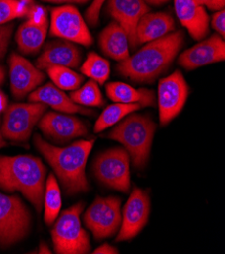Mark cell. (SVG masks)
<instances>
[{
  "label": "cell",
  "instance_id": "cell-5",
  "mask_svg": "<svg viewBox=\"0 0 225 254\" xmlns=\"http://www.w3.org/2000/svg\"><path fill=\"white\" fill-rule=\"evenodd\" d=\"M84 204L78 202L64 211L52 229L55 251L59 254H84L90 251L88 234L81 226Z\"/></svg>",
  "mask_w": 225,
  "mask_h": 254
},
{
  "label": "cell",
  "instance_id": "cell-16",
  "mask_svg": "<svg viewBox=\"0 0 225 254\" xmlns=\"http://www.w3.org/2000/svg\"><path fill=\"white\" fill-rule=\"evenodd\" d=\"M107 10L120 27L126 31L129 43L135 48L136 27L139 19L149 12V7L144 0H108Z\"/></svg>",
  "mask_w": 225,
  "mask_h": 254
},
{
  "label": "cell",
  "instance_id": "cell-11",
  "mask_svg": "<svg viewBox=\"0 0 225 254\" xmlns=\"http://www.w3.org/2000/svg\"><path fill=\"white\" fill-rule=\"evenodd\" d=\"M188 93V84L179 70H176L168 77L160 80L158 104L160 122L162 125H167L181 113L187 100Z\"/></svg>",
  "mask_w": 225,
  "mask_h": 254
},
{
  "label": "cell",
  "instance_id": "cell-22",
  "mask_svg": "<svg viewBox=\"0 0 225 254\" xmlns=\"http://www.w3.org/2000/svg\"><path fill=\"white\" fill-rule=\"evenodd\" d=\"M129 44L126 31L116 21L110 22L99 36V46L102 52L118 62L129 58Z\"/></svg>",
  "mask_w": 225,
  "mask_h": 254
},
{
  "label": "cell",
  "instance_id": "cell-38",
  "mask_svg": "<svg viewBox=\"0 0 225 254\" xmlns=\"http://www.w3.org/2000/svg\"><path fill=\"white\" fill-rule=\"evenodd\" d=\"M39 253H52V252H51V250H49V248L47 247V245L43 242V243H41Z\"/></svg>",
  "mask_w": 225,
  "mask_h": 254
},
{
  "label": "cell",
  "instance_id": "cell-10",
  "mask_svg": "<svg viewBox=\"0 0 225 254\" xmlns=\"http://www.w3.org/2000/svg\"><path fill=\"white\" fill-rule=\"evenodd\" d=\"M49 34L75 44L89 47L93 38L79 10L72 5H64L52 10Z\"/></svg>",
  "mask_w": 225,
  "mask_h": 254
},
{
  "label": "cell",
  "instance_id": "cell-6",
  "mask_svg": "<svg viewBox=\"0 0 225 254\" xmlns=\"http://www.w3.org/2000/svg\"><path fill=\"white\" fill-rule=\"evenodd\" d=\"M31 214L19 197L0 192V246H10L26 237Z\"/></svg>",
  "mask_w": 225,
  "mask_h": 254
},
{
  "label": "cell",
  "instance_id": "cell-13",
  "mask_svg": "<svg viewBox=\"0 0 225 254\" xmlns=\"http://www.w3.org/2000/svg\"><path fill=\"white\" fill-rule=\"evenodd\" d=\"M28 19L17 30L15 40L20 52L35 54L42 48L48 30L45 10L41 6L30 8Z\"/></svg>",
  "mask_w": 225,
  "mask_h": 254
},
{
  "label": "cell",
  "instance_id": "cell-2",
  "mask_svg": "<svg viewBox=\"0 0 225 254\" xmlns=\"http://www.w3.org/2000/svg\"><path fill=\"white\" fill-rule=\"evenodd\" d=\"M35 145L52 166L68 194L89 190L86 163L95 140H80L67 147H57L35 135Z\"/></svg>",
  "mask_w": 225,
  "mask_h": 254
},
{
  "label": "cell",
  "instance_id": "cell-3",
  "mask_svg": "<svg viewBox=\"0 0 225 254\" xmlns=\"http://www.w3.org/2000/svg\"><path fill=\"white\" fill-rule=\"evenodd\" d=\"M45 173L42 160L33 155L0 156V189L20 191L38 212L43 207Z\"/></svg>",
  "mask_w": 225,
  "mask_h": 254
},
{
  "label": "cell",
  "instance_id": "cell-39",
  "mask_svg": "<svg viewBox=\"0 0 225 254\" xmlns=\"http://www.w3.org/2000/svg\"><path fill=\"white\" fill-rule=\"evenodd\" d=\"M4 79H5V72H4V69L0 66V85L4 82Z\"/></svg>",
  "mask_w": 225,
  "mask_h": 254
},
{
  "label": "cell",
  "instance_id": "cell-17",
  "mask_svg": "<svg viewBox=\"0 0 225 254\" xmlns=\"http://www.w3.org/2000/svg\"><path fill=\"white\" fill-rule=\"evenodd\" d=\"M224 59V40L220 36L214 35L186 50L179 57V64L187 70H194L208 64L223 61Z\"/></svg>",
  "mask_w": 225,
  "mask_h": 254
},
{
  "label": "cell",
  "instance_id": "cell-40",
  "mask_svg": "<svg viewBox=\"0 0 225 254\" xmlns=\"http://www.w3.org/2000/svg\"><path fill=\"white\" fill-rule=\"evenodd\" d=\"M6 145L5 141H4V137L1 133V126H0V149H1L2 147H4Z\"/></svg>",
  "mask_w": 225,
  "mask_h": 254
},
{
  "label": "cell",
  "instance_id": "cell-1",
  "mask_svg": "<svg viewBox=\"0 0 225 254\" xmlns=\"http://www.w3.org/2000/svg\"><path fill=\"white\" fill-rule=\"evenodd\" d=\"M184 43L181 31L146 43L135 54L118 63L117 71L135 82L151 83L165 73Z\"/></svg>",
  "mask_w": 225,
  "mask_h": 254
},
{
  "label": "cell",
  "instance_id": "cell-7",
  "mask_svg": "<svg viewBox=\"0 0 225 254\" xmlns=\"http://www.w3.org/2000/svg\"><path fill=\"white\" fill-rule=\"evenodd\" d=\"M93 171L103 185L129 192L131 188L130 155L123 148H111L99 154L94 161Z\"/></svg>",
  "mask_w": 225,
  "mask_h": 254
},
{
  "label": "cell",
  "instance_id": "cell-21",
  "mask_svg": "<svg viewBox=\"0 0 225 254\" xmlns=\"http://www.w3.org/2000/svg\"><path fill=\"white\" fill-rule=\"evenodd\" d=\"M174 30L175 21L171 15L164 12H147L137 23L135 31L136 40L138 44H146L165 37Z\"/></svg>",
  "mask_w": 225,
  "mask_h": 254
},
{
  "label": "cell",
  "instance_id": "cell-23",
  "mask_svg": "<svg viewBox=\"0 0 225 254\" xmlns=\"http://www.w3.org/2000/svg\"><path fill=\"white\" fill-rule=\"evenodd\" d=\"M106 93L114 103L138 104L140 107H154L155 92L151 89H136L123 82H111L106 85Z\"/></svg>",
  "mask_w": 225,
  "mask_h": 254
},
{
  "label": "cell",
  "instance_id": "cell-34",
  "mask_svg": "<svg viewBox=\"0 0 225 254\" xmlns=\"http://www.w3.org/2000/svg\"><path fill=\"white\" fill-rule=\"evenodd\" d=\"M93 253L94 254H113V253L116 254V253H118V250L109 244H103L100 247L96 248L93 251Z\"/></svg>",
  "mask_w": 225,
  "mask_h": 254
},
{
  "label": "cell",
  "instance_id": "cell-8",
  "mask_svg": "<svg viewBox=\"0 0 225 254\" xmlns=\"http://www.w3.org/2000/svg\"><path fill=\"white\" fill-rule=\"evenodd\" d=\"M46 111L41 103L13 104L6 108L1 133L5 139L15 142H26L30 139L34 127Z\"/></svg>",
  "mask_w": 225,
  "mask_h": 254
},
{
  "label": "cell",
  "instance_id": "cell-20",
  "mask_svg": "<svg viewBox=\"0 0 225 254\" xmlns=\"http://www.w3.org/2000/svg\"><path fill=\"white\" fill-rule=\"evenodd\" d=\"M31 103H41L46 107H51L56 111L65 114H93L89 109L82 108L75 104L62 89L58 88L54 83H46L42 87H39L31 92L29 96Z\"/></svg>",
  "mask_w": 225,
  "mask_h": 254
},
{
  "label": "cell",
  "instance_id": "cell-18",
  "mask_svg": "<svg viewBox=\"0 0 225 254\" xmlns=\"http://www.w3.org/2000/svg\"><path fill=\"white\" fill-rule=\"evenodd\" d=\"M81 62L80 49L75 43L57 40L45 45L37 60V68L46 69L51 66L77 68Z\"/></svg>",
  "mask_w": 225,
  "mask_h": 254
},
{
  "label": "cell",
  "instance_id": "cell-30",
  "mask_svg": "<svg viewBox=\"0 0 225 254\" xmlns=\"http://www.w3.org/2000/svg\"><path fill=\"white\" fill-rule=\"evenodd\" d=\"M13 32V25L5 23L0 25V59H2L7 52L10 38Z\"/></svg>",
  "mask_w": 225,
  "mask_h": 254
},
{
  "label": "cell",
  "instance_id": "cell-15",
  "mask_svg": "<svg viewBox=\"0 0 225 254\" xmlns=\"http://www.w3.org/2000/svg\"><path fill=\"white\" fill-rule=\"evenodd\" d=\"M9 77L12 94L22 98L45 80V74L28 59L13 53L9 58Z\"/></svg>",
  "mask_w": 225,
  "mask_h": 254
},
{
  "label": "cell",
  "instance_id": "cell-9",
  "mask_svg": "<svg viewBox=\"0 0 225 254\" xmlns=\"http://www.w3.org/2000/svg\"><path fill=\"white\" fill-rule=\"evenodd\" d=\"M120 199L118 197H97L84 215V222L98 240L111 237L121 225Z\"/></svg>",
  "mask_w": 225,
  "mask_h": 254
},
{
  "label": "cell",
  "instance_id": "cell-32",
  "mask_svg": "<svg viewBox=\"0 0 225 254\" xmlns=\"http://www.w3.org/2000/svg\"><path fill=\"white\" fill-rule=\"evenodd\" d=\"M212 28L221 36L223 39L225 36V10L220 9L212 17Z\"/></svg>",
  "mask_w": 225,
  "mask_h": 254
},
{
  "label": "cell",
  "instance_id": "cell-24",
  "mask_svg": "<svg viewBox=\"0 0 225 254\" xmlns=\"http://www.w3.org/2000/svg\"><path fill=\"white\" fill-rule=\"evenodd\" d=\"M44 205L45 222L49 226L57 220L62 207L61 190L54 174H49L46 180L45 186Z\"/></svg>",
  "mask_w": 225,
  "mask_h": 254
},
{
  "label": "cell",
  "instance_id": "cell-4",
  "mask_svg": "<svg viewBox=\"0 0 225 254\" xmlns=\"http://www.w3.org/2000/svg\"><path fill=\"white\" fill-rule=\"evenodd\" d=\"M156 131V124L146 116L130 114L109 133L108 137L126 148L135 168L145 166Z\"/></svg>",
  "mask_w": 225,
  "mask_h": 254
},
{
  "label": "cell",
  "instance_id": "cell-12",
  "mask_svg": "<svg viewBox=\"0 0 225 254\" xmlns=\"http://www.w3.org/2000/svg\"><path fill=\"white\" fill-rule=\"evenodd\" d=\"M151 210L148 194L140 189H135L123 208L121 228L116 241L130 240L135 237L146 225Z\"/></svg>",
  "mask_w": 225,
  "mask_h": 254
},
{
  "label": "cell",
  "instance_id": "cell-35",
  "mask_svg": "<svg viewBox=\"0 0 225 254\" xmlns=\"http://www.w3.org/2000/svg\"><path fill=\"white\" fill-rule=\"evenodd\" d=\"M45 2H51V3H86L89 0H43Z\"/></svg>",
  "mask_w": 225,
  "mask_h": 254
},
{
  "label": "cell",
  "instance_id": "cell-29",
  "mask_svg": "<svg viewBox=\"0 0 225 254\" xmlns=\"http://www.w3.org/2000/svg\"><path fill=\"white\" fill-rule=\"evenodd\" d=\"M30 7L20 0H0V25L28 15Z\"/></svg>",
  "mask_w": 225,
  "mask_h": 254
},
{
  "label": "cell",
  "instance_id": "cell-19",
  "mask_svg": "<svg viewBox=\"0 0 225 254\" xmlns=\"http://www.w3.org/2000/svg\"><path fill=\"white\" fill-rule=\"evenodd\" d=\"M175 11L184 28L195 40H202L209 31V17L205 7L196 0H174Z\"/></svg>",
  "mask_w": 225,
  "mask_h": 254
},
{
  "label": "cell",
  "instance_id": "cell-27",
  "mask_svg": "<svg viewBox=\"0 0 225 254\" xmlns=\"http://www.w3.org/2000/svg\"><path fill=\"white\" fill-rule=\"evenodd\" d=\"M80 70L84 75L90 77L91 80L102 85L109 78L110 64L106 59L98 54L89 53Z\"/></svg>",
  "mask_w": 225,
  "mask_h": 254
},
{
  "label": "cell",
  "instance_id": "cell-31",
  "mask_svg": "<svg viewBox=\"0 0 225 254\" xmlns=\"http://www.w3.org/2000/svg\"><path fill=\"white\" fill-rule=\"evenodd\" d=\"M106 0H93L92 4L89 6L87 12H86V17L88 22L95 27V25L99 21V15L100 11H101V8L104 4Z\"/></svg>",
  "mask_w": 225,
  "mask_h": 254
},
{
  "label": "cell",
  "instance_id": "cell-25",
  "mask_svg": "<svg viewBox=\"0 0 225 254\" xmlns=\"http://www.w3.org/2000/svg\"><path fill=\"white\" fill-rule=\"evenodd\" d=\"M141 107L138 104H121L115 103L108 106L99 116L96 124L94 126V132H102L109 127L120 122L123 118H126L130 114L139 110Z\"/></svg>",
  "mask_w": 225,
  "mask_h": 254
},
{
  "label": "cell",
  "instance_id": "cell-41",
  "mask_svg": "<svg viewBox=\"0 0 225 254\" xmlns=\"http://www.w3.org/2000/svg\"><path fill=\"white\" fill-rule=\"evenodd\" d=\"M20 1H23V2H26V3H31V1H32V0H20Z\"/></svg>",
  "mask_w": 225,
  "mask_h": 254
},
{
  "label": "cell",
  "instance_id": "cell-26",
  "mask_svg": "<svg viewBox=\"0 0 225 254\" xmlns=\"http://www.w3.org/2000/svg\"><path fill=\"white\" fill-rule=\"evenodd\" d=\"M45 70L54 84L62 90H76L84 79L77 72L64 66H51Z\"/></svg>",
  "mask_w": 225,
  "mask_h": 254
},
{
  "label": "cell",
  "instance_id": "cell-33",
  "mask_svg": "<svg viewBox=\"0 0 225 254\" xmlns=\"http://www.w3.org/2000/svg\"><path fill=\"white\" fill-rule=\"evenodd\" d=\"M196 1L211 10L223 9L225 5V0H196Z\"/></svg>",
  "mask_w": 225,
  "mask_h": 254
},
{
  "label": "cell",
  "instance_id": "cell-14",
  "mask_svg": "<svg viewBox=\"0 0 225 254\" xmlns=\"http://www.w3.org/2000/svg\"><path fill=\"white\" fill-rule=\"evenodd\" d=\"M39 128L45 137L58 144H65L87 134L86 126L79 119L70 114L55 112L45 114L39 122Z\"/></svg>",
  "mask_w": 225,
  "mask_h": 254
},
{
  "label": "cell",
  "instance_id": "cell-36",
  "mask_svg": "<svg viewBox=\"0 0 225 254\" xmlns=\"http://www.w3.org/2000/svg\"><path fill=\"white\" fill-rule=\"evenodd\" d=\"M6 107H7V98L5 94L0 90V114L6 110Z\"/></svg>",
  "mask_w": 225,
  "mask_h": 254
},
{
  "label": "cell",
  "instance_id": "cell-28",
  "mask_svg": "<svg viewBox=\"0 0 225 254\" xmlns=\"http://www.w3.org/2000/svg\"><path fill=\"white\" fill-rule=\"evenodd\" d=\"M70 98L75 104L84 107H102L104 105L101 91L94 80H89L81 88L72 91Z\"/></svg>",
  "mask_w": 225,
  "mask_h": 254
},
{
  "label": "cell",
  "instance_id": "cell-37",
  "mask_svg": "<svg viewBox=\"0 0 225 254\" xmlns=\"http://www.w3.org/2000/svg\"><path fill=\"white\" fill-rule=\"evenodd\" d=\"M144 1L148 4L151 5H156V6H159V5H162V4H165L167 3L169 0H144Z\"/></svg>",
  "mask_w": 225,
  "mask_h": 254
}]
</instances>
